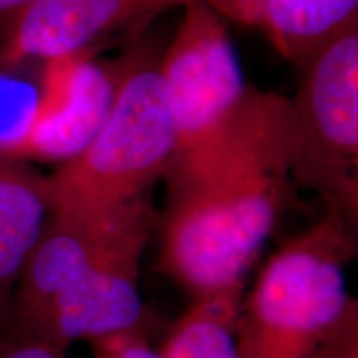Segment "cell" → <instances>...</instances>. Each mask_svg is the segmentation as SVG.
I'll use <instances>...</instances> for the list:
<instances>
[{
  "instance_id": "cell-14",
  "label": "cell",
  "mask_w": 358,
  "mask_h": 358,
  "mask_svg": "<svg viewBox=\"0 0 358 358\" xmlns=\"http://www.w3.org/2000/svg\"><path fill=\"white\" fill-rule=\"evenodd\" d=\"M0 358H66V348L0 329Z\"/></svg>"
},
{
  "instance_id": "cell-15",
  "label": "cell",
  "mask_w": 358,
  "mask_h": 358,
  "mask_svg": "<svg viewBox=\"0 0 358 358\" xmlns=\"http://www.w3.org/2000/svg\"><path fill=\"white\" fill-rule=\"evenodd\" d=\"M30 2L32 0H0V15H10Z\"/></svg>"
},
{
  "instance_id": "cell-12",
  "label": "cell",
  "mask_w": 358,
  "mask_h": 358,
  "mask_svg": "<svg viewBox=\"0 0 358 358\" xmlns=\"http://www.w3.org/2000/svg\"><path fill=\"white\" fill-rule=\"evenodd\" d=\"M93 358H164L148 340L146 330L113 334L90 342Z\"/></svg>"
},
{
  "instance_id": "cell-11",
  "label": "cell",
  "mask_w": 358,
  "mask_h": 358,
  "mask_svg": "<svg viewBox=\"0 0 358 358\" xmlns=\"http://www.w3.org/2000/svg\"><path fill=\"white\" fill-rule=\"evenodd\" d=\"M241 295L194 299L161 345L164 358H239L234 324Z\"/></svg>"
},
{
  "instance_id": "cell-5",
  "label": "cell",
  "mask_w": 358,
  "mask_h": 358,
  "mask_svg": "<svg viewBox=\"0 0 358 358\" xmlns=\"http://www.w3.org/2000/svg\"><path fill=\"white\" fill-rule=\"evenodd\" d=\"M155 219V213H150L124 227L57 295L34 329L20 337L69 348L80 340L93 342L113 334L146 330L140 268Z\"/></svg>"
},
{
  "instance_id": "cell-7",
  "label": "cell",
  "mask_w": 358,
  "mask_h": 358,
  "mask_svg": "<svg viewBox=\"0 0 358 358\" xmlns=\"http://www.w3.org/2000/svg\"><path fill=\"white\" fill-rule=\"evenodd\" d=\"M206 0H32L10 13L0 62L17 66L90 53L116 35L138 34L156 17Z\"/></svg>"
},
{
  "instance_id": "cell-6",
  "label": "cell",
  "mask_w": 358,
  "mask_h": 358,
  "mask_svg": "<svg viewBox=\"0 0 358 358\" xmlns=\"http://www.w3.org/2000/svg\"><path fill=\"white\" fill-rule=\"evenodd\" d=\"M159 70L178 124V148L216 128L249 88L226 22L206 2L182 8Z\"/></svg>"
},
{
  "instance_id": "cell-1",
  "label": "cell",
  "mask_w": 358,
  "mask_h": 358,
  "mask_svg": "<svg viewBox=\"0 0 358 358\" xmlns=\"http://www.w3.org/2000/svg\"><path fill=\"white\" fill-rule=\"evenodd\" d=\"M290 98L249 87L163 179L159 268L194 299L241 295L294 185Z\"/></svg>"
},
{
  "instance_id": "cell-9",
  "label": "cell",
  "mask_w": 358,
  "mask_h": 358,
  "mask_svg": "<svg viewBox=\"0 0 358 358\" xmlns=\"http://www.w3.org/2000/svg\"><path fill=\"white\" fill-rule=\"evenodd\" d=\"M222 19L256 27L289 62L358 22V0H206Z\"/></svg>"
},
{
  "instance_id": "cell-13",
  "label": "cell",
  "mask_w": 358,
  "mask_h": 358,
  "mask_svg": "<svg viewBox=\"0 0 358 358\" xmlns=\"http://www.w3.org/2000/svg\"><path fill=\"white\" fill-rule=\"evenodd\" d=\"M312 358H358V302L330 330Z\"/></svg>"
},
{
  "instance_id": "cell-4",
  "label": "cell",
  "mask_w": 358,
  "mask_h": 358,
  "mask_svg": "<svg viewBox=\"0 0 358 358\" xmlns=\"http://www.w3.org/2000/svg\"><path fill=\"white\" fill-rule=\"evenodd\" d=\"M294 65V185L358 224V22Z\"/></svg>"
},
{
  "instance_id": "cell-8",
  "label": "cell",
  "mask_w": 358,
  "mask_h": 358,
  "mask_svg": "<svg viewBox=\"0 0 358 358\" xmlns=\"http://www.w3.org/2000/svg\"><path fill=\"white\" fill-rule=\"evenodd\" d=\"M115 87L116 73L92 62L90 53L45 60L38 95L8 158L60 164L73 158L105 122Z\"/></svg>"
},
{
  "instance_id": "cell-10",
  "label": "cell",
  "mask_w": 358,
  "mask_h": 358,
  "mask_svg": "<svg viewBox=\"0 0 358 358\" xmlns=\"http://www.w3.org/2000/svg\"><path fill=\"white\" fill-rule=\"evenodd\" d=\"M48 216V176L22 161H0V325Z\"/></svg>"
},
{
  "instance_id": "cell-16",
  "label": "cell",
  "mask_w": 358,
  "mask_h": 358,
  "mask_svg": "<svg viewBox=\"0 0 358 358\" xmlns=\"http://www.w3.org/2000/svg\"><path fill=\"white\" fill-rule=\"evenodd\" d=\"M0 161H6V159H2V158H0Z\"/></svg>"
},
{
  "instance_id": "cell-3",
  "label": "cell",
  "mask_w": 358,
  "mask_h": 358,
  "mask_svg": "<svg viewBox=\"0 0 358 358\" xmlns=\"http://www.w3.org/2000/svg\"><path fill=\"white\" fill-rule=\"evenodd\" d=\"M357 252V222L332 209L279 245L248 297L234 338L239 358H312L357 301L345 267Z\"/></svg>"
},
{
  "instance_id": "cell-2",
  "label": "cell",
  "mask_w": 358,
  "mask_h": 358,
  "mask_svg": "<svg viewBox=\"0 0 358 358\" xmlns=\"http://www.w3.org/2000/svg\"><path fill=\"white\" fill-rule=\"evenodd\" d=\"M179 145L158 58L134 55L116 71L113 101L87 146L48 176L50 213L95 219L151 201Z\"/></svg>"
}]
</instances>
